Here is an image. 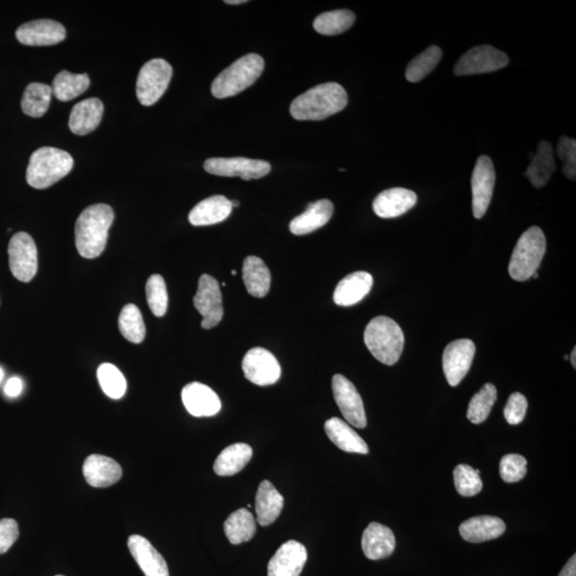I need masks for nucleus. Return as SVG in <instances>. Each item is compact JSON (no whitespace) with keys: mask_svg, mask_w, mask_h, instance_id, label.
<instances>
[{"mask_svg":"<svg viewBox=\"0 0 576 576\" xmlns=\"http://www.w3.org/2000/svg\"><path fill=\"white\" fill-rule=\"evenodd\" d=\"M348 95L340 83L319 84L292 100L291 115L299 121H320L342 111Z\"/></svg>","mask_w":576,"mask_h":576,"instance_id":"f257e3e1","label":"nucleus"},{"mask_svg":"<svg viewBox=\"0 0 576 576\" xmlns=\"http://www.w3.org/2000/svg\"><path fill=\"white\" fill-rule=\"evenodd\" d=\"M115 213L107 205H94L84 210L75 224L77 251L84 258L99 257L104 252Z\"/></svg>","mask_w":576,"mask_h":576,"instance_id":"f03ea898","label":"nucleus"},{"mask_svg":"<svg viewBox=\"0 0 576 576\" xmlns=\"http://www.w3.org/2000/svg\"><path fill=\"white\" fill-rule=\"evenodd\" d=\"M364 343L380 362L394 365L403 353L405 336L397 321L386 316H378L367 325Z\"/></svg>","mask_w":576,"mask_h":576,"instance_id":"7ed1b4c3","label":"nucleus"},{"mask_svg":"<svg viewBox=\"0 0 576 576\" xmlns=\"http://www.w3.org/2000/svg\"><path fill=\"white\" fill-rule=\"evenodd\" d=\"M74 166L73 157L64 150L38 149L31 156L27 168V183L36 189H47L66 177Z\"/></svg>","mask_w":576,"mask_h":576,"instance_id":"20e7f679","label":"nucleus"},{"mask_svg":"<svg viewBox=\"0 0 576 576\" xmlns=\"http://www.w3.org/2000/svg\"><path fill=\"white\" fill-rule=\"evenodd\" d=\"M265 61L257 54H249L225 69L212 84V93L217 99H228L252 86L262 75Z\"/></svg>","mask_w":576,"mask_h":576,"instance_id":"39448f33","label":"nucleus"},{"mask_svg":"<svg viewBox=\"0 0 576 576\" xmlns=\"http://www.w3.org/2000/svg\"><path fill=\"white\" fill-rule=\"evenodd\" d=\"M546 250L544 231L538 227L529 228L519 237L511 258L510 275L513 280L524 282L537 273Z\"/></svg>","mask_w":576,"mask_h":576,"instance_id":"423d86ee","label":"nucleus"},{"mask_svg":"<svg viewBox=\"0 0 576 576\" xmlns=\"http://www.w3.org/2000/svg\"><path fill=\"white\" fill-rule=\"evenodd\" d=\"M172 66L163 59H153L141 67L135 93L141 105L152 106L166 92L172 77Z\"/></svg>","mask_w":576,"mask_h":576,"instance_id":"0eeeda50","label":"nucleus"},{"mask_svg":"<svg viewBox=\"0 0 576 576\" xmlns=\"http://www.w3.org/2000/svg\"><path fill=\"white\" fill-rule=\"evenodd\" d=\"M9 265L11 273L19 281L31 282L38 271V250L35 240L25 231L13 236L9 248Z\"/></svg>","mask_w":576,"mask_h":576,"instance_id":"6e6552de","label":"nucleus"},{"mask_svg":"<svg viewBox=\"0 0 576 576\" xmlns=\"http://www.w3.org/2000/svg\"><path fill=\"white\" fill-rule=\"evenodd\" d=\"M205 171L217 177L240 178L245 180L266 177L271 170L268 161L245 157L210 158L205 162Z\"/></svg>","mask_w":576,"mask_h":576,"instance_id":"1a4fd4ad","label":"nucleus"},{"mask_svg":"<svg viewBox=\"0 0 576 576\" xmlns=\"http://www.w3.org/2000/svg\"><path fill=\"white\" fill-rule=\"evenodd\" d=\"M508 56L491 45H480L468 50L455 65L457 76L484 74L507 66Z\"/></svg>","mask_w":576,"mask_h":576,"instance_id":"9d476101","label":"nucleus"},{"mask_svg":"<svg viewBox=\"0 0 576 576\" xmlns=\"http://www.w3.org/2000/svg\"><path fill=\"white\" fill-rule=\"evenodd\" d=\"M194 306L202 315L201 326L208 330L220 324L223 319V295L216 279L208 275H201L194 298Z\"/></svg>","mask_w":576,"mask_h":576,"instance_id":"9b49d317","label":"nucleus"},{"mask_svg":"<svg viewBox=\"0 0 576 576\" xmlns=\"http://www.w3.org/2000/svg\"><path fill=\"white\" fill-rule=\"evenodd\" d=\"M245 377L259 387L275 384L281 378V366L275 355L264 348L249 350L242 360Z\"/></svg>","mask_w":576,"mask_h":576,"instance_id":"f8f14e48","label":"nucleus"},{"mask_svg":"<svg viewBox=\"0 0 576 576\" xmlns=\"http://www.w3.org/2000/svg\"><path fill=\"white\" fill-rule=\"evenodd\" d=\"M496 175L493 161L488 156H480L472 175L473 214L482 219L493 200Z\"/></svg>","mask_w":576,"mask_h":576,"instance_id":"ddd939ff","label":"nucleus"},{"mask_svg":"<svg viewBox=\"0 0 576 576\" xmlns=\"http://www.w3.org/2000/svg\"><path fill=\"white\" fill-rule=\"evenodd\" d=\"M333 395L345 420L357 428H365L367 425L363 400L358 389L346 377L337 374L332 380Z\"/></svg>","mask_w":576,"mask_h":576,"instance_id":"4468645a","label":"nucleus"},{"mask_svg":"<svg viewBox=\"0 0 576 576\" xmlns=\"http://www.w3.org/2000/svg\"><path fill=\"white\" fill-rule=\"evenodd\" d=\"M476 347L471 340L462 338L449 344L443 353V371L450 387H457L470 371Z\"/></svg>","mask_w":576,"mask_h":576,"instance_id":"2eb2a0df","label":"nucleus"},{"mask_svg":"<svg viewBox=\"0 0 576 576\" xmlns=\"http://www.w3.org/2000/svg\"><path fill=\"white\" fill-rule=\"evenodd\" d=\"M15 36L20 43L27 47H50L64 41L66 31L58 22L37 20L19 27Z\"/></svg>","mask_w":576,"mask_h":576,"instance_id":"dca6fc26","label":"nucleus"},{"mask_svg":"<svg viewBox=\"0 0 576 576\" xmlns=\"http://www.w3.org/2000/svg\"><path fill=\"white\" fill-rule=\"evenodd\" d=\"M308 551L301 542L290 540L280 546L268 563V576H301Z\"/></svg>","mask_w":576,"mask_h":576,"instance_id":"f3484780","label":"nucleus"},{"mask_svg":"<svg viewBox=\"0 0 576 576\" xmlns=\"http://www.w3.org/2000/svg\"><path fill=\"white\" fill-rule=\"evenodd\" d=\"M182 399L186 410L196 417L214 416L222 410L218 395L200 382H191L184 387Z\"/></svg>","mask_w":576,"mask_h":576,"instance_id":"a211bd4d","label":"nucleus"},{"mask_svg":"<svg viewBox=\"0 0 576 576\" xmlns=\"http://www.w3.org/2000/svg\"><path fill=\"white\" fill-rule=\"evenodd\" d=\"M127 546L145 576H170L165 558L148 539L140 535H132Z\"/></svg>","mask_w":576,"mask_h":576,"instance_id":"6ab92c4d","label":"nucleus"},{"mask_svg":"<svg viewBox=\"0 0 576 576\" xmlns=\"http://www.w3.org/2000/svg\"><path fill=\"white\" fill-rule=\"evenodd\" d=\"M86 482L94 488H107L122 477V467L118 463L101 455H92L84 460L83 467Z\"/></svg>","mask_w":576,"mask_h":576,"instance_id":"aec40b11","label":"nucleus"},{"mask_svg":"<svg viewBox=\"0 0 576 576\" xmlns=\"http://www.w3.org/2000/svg\"><path fill=\"white\" fill-rule=\"evenodd\" d=\"M417 202L415 191L406 188H391L376 196L372 208L378 217L391 219L402 216L414 208Z\"/></svg>","mask_w":576,"mask_h":576,"instance_id":"412c9836","label":"nucleus"},{"mask_svg":"<svg viewBox=\"0 0 576 576\" xmlns=\"http://www.w3.org/2000/svg\"><path fill=\"white\" fill-rule=\"evenodd\" d=\"M374 279L366 271H357L337 284L333 301L340 307H352L364 299L371 290Z\"/></svg>","mask_w":576,"mask_h":576,"instance_id":"4be33fe9","label":"nucleus"},{"mask_svg":"<svg viewBox=\"0 0 576 576\" xmlns=\"http://www.w3.org/2000/svg\"><path fill=\"white\" fill-rule=\"evenodd\" d=\"M397 545L395 536L388 527L372 522L364 530L362 549L364 555L371 561H380L393 554Z\"/></svg>","mask_w":576,"mask_h":576,"instance_id":"5701e85b","label":"nucleus"},{"mask_svg":"<svg viewBox=\"0 0 576 576\" xmlns=\"http://www.w3.org/2000/svg\"><path fill=\"white\" fill-rule=\"evenodd\" d=\"M505 530L506 524L502 519L490 516L467 519L459 528L461 537L471 544L498 539Z\"/></svg>","mask_w":576,"mask_h":576,"instance_id":"b1692460","label":"nucleus"},{"mask_svg":"<svg viewBox=\"0 0 576 576\" xmlns=\"http://www.w3.org/2000/svg\"><path fill=\"white\" fill-rule=\"evenodd\" d=\"M233 206L227 197L213 196L203 200L192 208L189 214V223L195 227H206L217 224L227 219Z\"/></svg>","mask_w":576,"mask_h":576,"instance_id":"393cba45","label":"nucleus"},{"mask_svg":"<svg viewBox=\"0 0 576 576\" xmlns=\"http://www.w3.org/2000/svg\"><path fill=\"white\" fill-rule=\"evenodd\" d=\"M335 206L329 200H319L309 205L307 211L292 220L290 230L293 235H307L323 228L330 222Z\"/></svg>","mask_w":576,"mask_h":576,"instance_id":"a878e982","label":"nucleus"},{"mask_svg":"<svg viewBox=\"0 0 576 576\" xmlns=\"http://www.w3.org/2000/svg\"><path fill=\"white\" fill-rule=\"evenodd\" d=\"M104 114V105L99 99H87L73 107L69 127L73 134L84 135L100 126Z\"/></svg>","mask_w":576,"mask_h":576,"instance_id":"bb28decb","label":"nucleus"},{"mask_svg":"<svg viewBox=\"0 0 576 576\" xmlns=\"http://www.w3.org/2000/svg\"><path fill=\"white\" fill-rule=\"evenodd\" d=\"M284 499L275 485L264 480L258 485L256 496V511L257 522L262 527H268V525L275 522L284 510Z\"/></svg>","mask_w":576,"mask_h":576,"instance_id":"cd10ccee","label":"nucleus"},{"mask_svg":"<svg viewBox=\"0 0 576 576\" xmlns=\"http://www.w3.org/2000/svg\"><path fill=\"white\" fill-rule=\"evenodd\" d=\"M325 431L327 438L335 443L338 449L346 453L367 455L370 453L369 446L364 440L353 431L347 423L332 417L325 423Z\"/></svg>","mask_w":576,"mask_h":576,"instance_id":"c85d7f7f","label":"nucleus"},{"mask_svg":"<svg viewBox=\"0 0 576 576\" xmlns=\"http://www.w3.org/2000/svg\"><path fill=\"white\" fill-rule=\"evenodd\" d=\"M556 171L554 150L547 141H541L537 152L529 163L525 177H527L534 188H544L549 182L552 174Z\"/></svg>","mask_w":576,"mask_h":576,"instance_id":"c756f323","label":"nucleus"},{"mask_svg":"<svg viewBox=\"0 0 576 576\" xmlns=\"http://www.w3.org/2000/svg\"><path fill=\"white\" fill-rule=\"evenodd\" d=\"M253 450L246 443H235L228 446L217 457L214 463V471L219 476H233L240 473L252 458Z\"/></svg>","mask_w":576,"mask_h":576,"instance_id":"7c9ffc66","label":"nucleus"},{"mask_svg":"<svg viewBox=\"0 0 576 576\" xmlns=\"http://www.w3.org/2000/svg\"><path fill=\"white\" fill-rule=\"evenodd\" d=\"M242 279L248 292L257 298L267 295L271 285V275L266 264L257 257H248L242 265Z\"/></svg>","mask_w":576,"mask_h":576,"instance_id":"2f4dec72","label":"nucleus"},{"mask_svg":"<svg viewBox=\"0 0 576 576\" xmlns=\"http://www.w3.org/2000/svg\"><path fill=\"white\" fill-rule=\"evenodd\" d=\"M225 536L231 545H240L250 541L257 533V519L252 513L240 508L227 519L223 525Z\"/></svg>","mask_w":576,"mask_h":576,"instance_id":"473e14b6","label":"nucleus"},{"mask_svg":"<svg viewBox=\"0 0 576 576\" xmlns=\"http://www.w3.org/2000/svg\"><path fill=\"white\" fill-rule=\"evenodd\" d=\"M53 90L48 84L31 83L28 84L22 99V110L32 118H41L47 114L52 100Z\"/></svg>","mask_w":576,"mask_h":576,"instance_id":"72a5a7b5","label":"nucleus"},{"mask_svg":"<svg viewBox=\"0 0 576 576\" xmlns=\"http://www.w3.org/2000/svg\"><path fill=\"white\" fill-rule=\"evenodd\" d=\"M90 87V79L87 74H73L62 71L55 77L53 82V94L61 101H69L86 92Z\"/></svg>","mask_w":576,"mask_h":576,"instance_id":"f704fd0d","label":"nucleus"},{"mask_svg":"<svg viewBox=\"0 0 576 576\" xmlns=\"http://www.w3.org/2000/svg\"><path fill=\"white\" fill-rule=\"evenodd\" d=\"M355 15L353 11L336 10L318 16L313 22L314 30L324 36H336L345 32L353 25Z\"/></svg>","mask_w":576,"mask_h":576,"instance_id":"c9c22d12","label":"nucleus"},{"mask_svg":"<svg viewBox=\"0 0 576 576\" xmlns=\"http://www.w3.org/2000/svg\"><path fill=\"white\" fill-rule=\"evenodd\" d=\"M442 59V50L436 45L423 50L410 61L406 70V78L410 83H419L436 69L440 60Z\"/></svg>","mask_w":576,"mask_h":576,"instance_id":"e433bc0d","label":"nucleus"},{"mask_svg":"<svg viewBox=\"0 0 576 576\" xmlns=\"http://www.w3.org/2000/svg\"><path fill=\"white\" fill-rule=\"evenodd\" d=\"M118 329L127 341L134 344L143 343L145 337V325L138 307L127 304L118 316Z\"/></svg>","mask_w":576,"mask_h":576,"instance_id":"4c0bfd02","label":"nucleus"},{"mask_svg":"<svg viewBox=\"0 0 576 576\" xmlns=\"http://www.w3.org/2000/svg\"><path fill=\"white\" fill-rule=\"evenodd\" d=\"M498 398V389L493 383L484 384V386L474 395L470 404H468L467 419L473 423H482L488 419L491 410Z\"/></svg>","mask_w":576,"mask_h":576,"instance_id":"58836bf2","label":"nucleus"},{"mask_svg":"<svg viewBox=\"0 0 576 576\" xmlns=\"http://www.w3.org/2000/svg\"><path fill=\"white\" fill-rule=\"evenodd\" d=\"M98 380L107 397L112 399H120L126 395L127 387L126 377L115 365L101 364L98 370Z\"/></svg>","mask_w":576,"mask_h":576,"instance_id":"ea45409f","label":"nucleus"},{"mask_svg":"<svg viewBox=\"0 0 576 576\" xmlns=\"http://www.w3.org/2000/svg\"><path fill=\"white\" fill-rule=\"evenodd\" d=\"M146 301L157 318H162L168 310V292L165 280L160 275H151L145 286Z\"/></svg>","mask_w":576,"mask_h":576,"instance_id":"a19ab883","label":"nucleus"},{"mask_svg":"<svg viewBox=\"0 0 576 576\" xmlns=\"http://www.w3.org/2000/svg\"><path fill=\"white\" fill-rule=\"evenodd\" d=\"M454 482L457 493L462 496L476 495L483 489L482 479L470 466H457L454 470Z\"/></svg>","mask_w":576,"mask_h":576,"instance_id":"79ce46f5","label":"nucleus"},{"mask_svg":"<svg viewBox=\"0 0 576 576\" xmlns=\"http://www.w3.org/2000/svg\"><path fill=\"white\" fill-rule=\"evenodd\" d=\"M528 473V460L523 456L510 454L502 457L500 474L505 483L512 484L522 480Z\"/></svg>","mask_w":576,"mask_h":576,"instance_id":"37998d69","label":"nucleus"},{"mask_svg":"<svg viewBox=\"0 0 576 576\" xmlns=\"http://www.w3.org/2000/svg\"><path fill=\"white\" fill-rule=\"evenodd\" d=\"M557 155L563 163V172L570 180L576 179V141L563 135L558 141Z\"/></svg>","mask_w":576,"mask_h":576,"instance_id":"c03bdc74","label":"nucleus"},{"mask_svg":"<svg viewBox=\"0 0 576 576\" xmlns=\"http://www.w3.org/2000/svg\"><path fill=\"white\" fill-rule=\"evenodd\" d=\"M528 400L521 393H513L504 409L505 419L511 425H519L522 423L528 411Z\"/></svg>","mask_w":576,"mask_h":576,"instance_id":"a18cd8bd","label":"nucleus"},{"mask_svg":"<svg viewBox=\"0 0 576 576\" xmlns=\"http://www.w3.org/2000/svg\"><path fill=\"white\" fill-rule=\"evenodd\" d=\"M20 536L19 524L13 519H0V554H4Z\"/></svg>","mask_w":576,"mask_h":576,"instance_id":"49530a36","label":"nucleus"},{"mask_svg":"<svg viewBox=\"0 0 576 576\" xmlns=\"http://www.w3.org/2000/svg\"><path fill=\"white\" fill-rule=\"evenodd\" d=\"M22 391V381L18 377L11 378L4 386V393L9 397H18Z\"/></svg>","mask_w":576,"mask_h":576,"instance_id":"de8ad7c7","label":"nucleus"},{"mask_svg":"<svg viewBox=\"0 0 576 576\" xmlns=\"http://www.w3.org/2000/svg\"><path fill=\"white\" fill-rule=\"evenodd\" d=\"M558 576H576V556L573 555L569 559L566 566H564Z\"/></svg>","mask_w":576,"mask_h":576,"instance_id":"09e8293b","label":"nucleus"},{"mask_svg":"<svg viewBox=\"0 0 576 576\" xmlns=\"http://www.w3.org/2000/svg\"><path fill=\"white\" fill-rule=\"evenodd\" d=\"M570 361H572L573 369H576V348L575 347L572 350V355H570Z\"/></svg>","mask_w":576,"mask_h":576,"instance_id":"8fccbe9b","label":"nucleus"},{"mask_svg":"<svg viewBox=\"0 0 576 576\" xmlns=\"http://www.w3.org/2000/svg\"><path fill=\"white\" fill-rule=\"evenodd\" d=\"M246 3H248L247 0H227V2H225V4H240Z\"/></svg>","mask_w":576,"mask_h":576,"instance_id":"3c124183","label":"nucleus"},{"mask_svg":"<svg viewBox=\"0 0 576 576\" xmlns=\"http://www.w3.org/2000/svg\"><path fill=\"white\" fill-rule=\"evenodd\" d=\"M4 377V371H3L2 367H0V382L3 381Z\"/></svg>","mask_w":576,"mask_h":576,"instance_id":"603ef678","label":"nucleus"},{"mask_svg":"<svg viewBox=\"0 0 576 576\" xmlns=\"http://www.w3.org/2000/svg\"><path fill=\"white\" fill-rule=\"evenodd\" d=\"M231 206H233V208L237 207V206H240V202L239 201H231Z\"/></svg>","mask_w":576,"mask_h":576,"instance_id":"864d4df0","label":"nucleus"},{"mask_svg":"<svg viewBox=\"0 0 576 576\" xmlns=\"http://www.w3.org/2000/svg\"><path fill=\"white\" fill-rule=\"evenodd\" d=\"M231 275H236V271L235 270H231Z\"/></svg>","mask_w":576,"mask_h":576,"instance_id":"5fc2aeb1","label":"nucleus"},{"mask_svg":"<svg viewBox=\"0 0 576 576\" xmlns=\"http://www.w3.org/2000/svg\"><path fill=\"white\" fill-rule=\"evenodd\" d=\"M56 576H65V575H56Z\"/></svg>","mask_w":576,"mask_h":576,"instance_id":"6e6d98bb","label":"nucleus"}]
</instances>
